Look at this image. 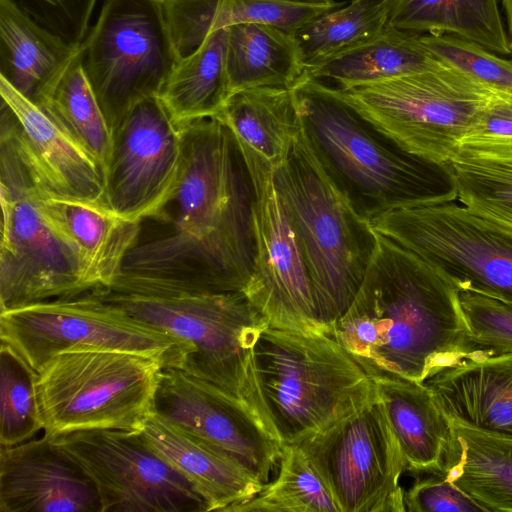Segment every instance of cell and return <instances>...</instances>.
I'll return each instance as SVG.
<instances>
[{"label":"cell","mask_w":512,"mask_h":512,"mask_svg":"<svg viewBox=\"0 0 512 512\" xmlns=\"http://www.w3.org/2000/svg\"><path fill=\"white\" fill-rule=\"evenodd\" d=\"M175 186L139 220L112 291L152 296L243 292L254 259V190L218 116L179 124Z\"/></svg>","instance_id":"1"},{"label":"cell","mask_w":512,"mask_h":512,"mask_svg":"<svg viewBox=\"0 0 512 512\" xmlns=\"http://www.w3.org/2000/svg\"><path fill=\"white\" fill-rule=\"evenodd\" d=\"M328 335L373 378L424 382L473 354L459 291L432 265L381 235L360 289Z\"/></svg>","instance_id":"2"},{"label":"cell","mask_w":512,"mask_h":512,"mask_svg":"<svg viewBox=\"0 0 512 512\" xmlns=\"http://www.w3.org/2000/svg\"><path fill=\"white\" fill-rule=\"evenodd\" d=\"M301 126L338 189L369 221L390 209L456 200L444 167L399 148L320 80L303 76L292 87Z\"/></svg>","instance_id":"3"},{"label":"cell","mask_w":512,"mask_h":512,"mask_svg":"<svg viewBox=\"0 0 512 512\" xmlns=\"http://www.w3.org/2000/svg\"><path fill=\"white\" fill-rule=\"evenodd\" d=\"M265 424L296 444L379 399L375 379L332 336L267 325L251 351Z\"/></svg>","instance_id":"4"},{"label":"cell","mask_w":512,"mask_h":512,"mask_svg":"<svg viewBox=\"0 0 512 512\" xmlns=\"http://www.w3.org/2000/svg\"><path fill=\"white\" fill-rule=\"evenodd\" d=\"M273 179L305 260L317 320L328 334L360 289L378 235L326 172L302 126Z\"/></svg>","instance_id":"5"},{"label":"cell","mask_w":512,"mask_h":512,"mask_svg":"<svg viewBox=\"0 0 512 512\" xmlns=\"http://www.w3.org/2000/svg\"><path fill=\"white\" fill-rule=\"evenodd\" d=\"M90 292L179 340L184 350L177 368L236 397L267 428L252 379L251 351L269 324L243 292L172 296L106 288Z\"/></svg>","instance_id":"6"},{"label":"cell","mask_w":512,"mask_h":512,"mask_svg":"<svg viewBox=\"0 0 512 512\" xmlns=\"http://www.w3.org/2000/svg\"><path fill=\"white\" fill-rule=\"evenodd\" d=\"M45 196L0 119V312L94 289L78 253L45 212Z\"/></svg>","instance_id":"7"},{"label":"cell","mask_w":512,"mask_h":512,"mask_svg":"<svg viewBox=\"0 0 512 512\" xmlns=\"http://www.w3.org/2000/svg\"><path fill=\"white\" fill-rule=\"evenodd\" d=\"M335 89L403 151L442 167L455 155L496 91L447 64Z\"/></svg>","instance_id":"8"},{"label":"cell","mask_w":512,"mask_h":512,"mask_svg":"<svg viewBox=\"0 0 512 512\" xmlns=\"http://www.w3.org/2000/svg\"><path fill=\"white\" fill-rule=\"evenodd\" d=\"M163 366L159 358L124 351L82 349L55 355L37 379L44 434L140 432L154 414Z\"/></svg>","instance_id":"9"},{"label":"cell","mask_w":512,"mask_h":512,"mask_svg":"<svg viewBox=\"0 0 512 512\" xmlns=\"http://www.w3.org/2000/svg\"><path fill=\"white\" fill-rule=\"evenodd\" d=\"M369 223L378 235L436 268L458 291L512 302V229L455 200L399 206Z\"/></svg>","instance_id":"10"},{"label":"cell","mask_w":512,"mask_h":512,"mask_svg":"<svg viewBox=\"0 0 512 512\" xmlns=\"http://www.w3.org/2000/svg\"><path fill=\"white\" fill-rule=\"evenodd\" d=\"M80 60L112 131L136 104L159 95L178 62L162 0H104Z\"/></svg>","instance_id":"11"},{"label":"cell","mask_w":512,"mask_h":512,"mask_svg":"<svg viewBox=\"0 0 512 512\" xmlns=\"http://www.w3.org/2000/svg\"><path fill=\"white\" fill-rule=\"evenodd\" d=\"M0 338L37 373L55 355L72 350L137 353L175 368L184 350L173 336L90 291L1 311Z\"/></svg>","instance_id":"12"},{"label":"cell","mask_w":512,"mask_h":512,"mask_svg":"<svg viewBox=\"0 0 512 512\" xmlns=\"http://www.w3.org/2000/svg\"><path fill=\"white\" fill-rule=\"evenodd\" d=\"M340 512H405L406 461L380 399L296 443Z\"/></svg>","instance_id":"13"},{"label":"cell","mask_w":512,"mask_h":512,"mask_svg":"<svg viewBox=\"0 0 512 512\" xmlns=\"http://www.w3.org/2000/svg\"><path fill=\"white\" fill-rule=\"evenodd\" d=\"M94 483L101 512H207L193 485L140 432L74 431L51 437Z\"/></svg>","instance_id":"14"},{"label":"cell","mask_w":512,"mask_h":512,"mask_svg":"<svg viewBox=\"0 0 512 512\" xmlns=\"http://www.w3.org/2000/svg\"><path fill=\"white\" fill-rule=\"evenodd\" d=\"M182 157L179 125L158 96L136 104L112 129L104 172L106 208L139 221L172 192Z\"/></svg>","instance_id":"15"},{"label":"cell","mask_w":512,"mask_h":512,"mask_svg":"<svg viewBox=\"0 0 512 512\" xmlns=\"http://www.w3.org/2000/svg\"><path fill=\"white\" fill-rule=\"evenodd\" d=\"M154 412L222 450L262 484L279 465L282 444L246 404L178 368L163 366Z\"/></svg>","instance_id":"16"},{"label":"cell","mask_w":512,"mask_h":512,"mask_svg":"<svg viewBox=\"0 0 512 512\" xmlns=\"http://www.w3.org/2000/svg\"><path fill=\"white\" fill-rule=\"evenodd\" d=\"M273 176L253 184L254 259L244 294L272 327L325 333L307 267Z\"/></svg>","instance_id":"17"},{"label":"cell","mask_w":512,"mask_h":512,"mask_svg":"<svg viewBox=\"0 0 512 512\" xmlns=\"http://www.w3.org/2000/svg\"><path fill=\"white\" fill-rule=\"evenodd\" d=\"M1 115L50 197L105 207L104 172L38 105L0 77Z\"/></svg>","instance_id":"18"},{"label":"cell","mask_w":512,"mask_h":512,"mask_svg":"<svg viewBox=\"0 0 512 512\" xmlns=\"http://www.w3.org/2000/svg\"><path fill=\"white\" fill-rule=\"evenodd\" d=\"M0 512H101L83 469L44 434L0 446Z\"/></svg>","instance_id":"19"},{"label":"cell","mask_w":512,"mask_h":512,"mask_svg":"<svg viewBox=\"0 0 512 512\" xmlns=\"http://www.w3.org/2000/svg\"><path fill=\"white\" fill-rule=\"evenodd\" d=\"M140 434L160 458L193 485L208 511L229 512L253 498L264 485L222 450L155 412Z\"/></svg>","instance_id":"20"},{"label":"cell","mask_w":512,"mask_h":512,"mask_svg":"<svg viewBox=\"0 0 512 512\" xmlns=\"http://www.w3.org/2000/svg\"><path fill=\"white\" fill-rule=\"evenodd\" d=\"M231 131L252 185L287 159L301 130L292 88L254 87L230 95L218 115Z\"/></svg>","instance_id":"21"},{"label":"cell","mask_w":512,"mask_h":512,"mask_svg":"<svg viewBox=\"0 0 512 512\" xmlns=\"http://www.w3.org/2000/svg\"><path fill=\"white\" fill-rule=\"evenodd\" d=\"M424 383L450 420L512 437V354L463 360L435 371Z\"/></svg>","instance_id":"22"},{"label":"cell","mask_w":512,"mask_h":512,"mask_svg":"<svg viewBox=\"0 0 512 512\" xmlns=\"http://www.w3.org/2000/svg\"><path fill=\"white\" fill-rule=\"evenodd\" d=\"M80 50L81 44L40 25L14 0H0V77L39 107Z\"/></svg>","instance_id":"23"},{"label":"cell","mask_w":512,"mask_h":512,"mask_svg":"<svg viewBox=\"0 0 512 512\" xmlns=\"http://www.w3.org/2000/svg\"><path fill=\"white\" fill-rule=\"evenodd\" d=\"M379 399L413 472L442 471L451 438V420L424 382L397 375L374 377Z\"/></svg>","instance_id":"24"},{"label":"cell","mask_w":512,"mask_h":512,"mask_svg":"<svg viewBox=\"0 0 512 512\" xmlns=\"http://www.w3.org/2000/svg\"><path fill=\"white\" fill-rule=\"evenodd\" d=\"M43 206L78 253L93 288L110 287L137 236L139 221L118 217L105 207L48 196Z\"/></svg>","instance_id":"25"},{"label":"cell","mask_w":512,"mask_h":512,"mask_svg":"<svg viewBox=\"0 0 512 512\" xmlns=\"http://www.w3.org/2000/svg\"><path fill=\"white\" fill-rule=\"evenodd\" d=\"M442 472L484 512H512V437L451 420Z\"/></svg>","instance_id":"26"},{"label":"cell","mask_w":512,"mask_h":512,"mask_svg":"<svg viewBox=\"0 0 512 512\" xmlns=\"http://www.w3.org/2000/svg\"><path fill=\"white\" fill-rule=\"evenodd\" d=\"M444 65L423 44L421 34L388 25L372 41L307 69L304 75L345 89L434 70Z\"/></svg>","instance_id":"27"},{"label":"cell","mask_w":512,"mask_h":512,"mask_svg":"<svg viewBox=\"0 0 512 512\" xmlns=\"http://www.w3.org/2000/svg\"><path fill=\"white\" fill-rule=\"evenodd\" d=\"M230 95L254 87L292 88L305 74L292 34L259 23L227 27Z\"/></svg>","instance_id":"28"},{"label":"cell","mask_w":512,"mask_h":512,"mask_svg":"<svg viewBox=\"0 0 512 512\" xmlns=\"http://www.w3.org/2000/svg\"><path fill=\"white\" fill-rule=\"evenodd\" d=\"M389 25L419 34H452L510 55L498 0H390Z\"/></svg>","instance_id":"29"},{"label":"cell","mask_w":512,"mask_h":512,"mask_svg":"<svg viewBox=\"0 0 512 512\" xmlns=\"http://www.w3.org/2000/svg\"><path fill=\"white\" fill-rule=\"evenodd\" d=\"M443 167L459 203L512 229V142L461 143Z\"/></svg>","instance_id":"30"},{"label":"cell","mask_w":512,"mask_h":512,"mask_svg":"<svg viewBox=\"0 0 512 512\" xmlns=\"http://www.w3.org/2000/svg\"><path fill=\"white\" fill-rule=\"evenodd\" d=\"M227 28L212 32L191 55L177 62L158 97L179 125L218 116L230 97L226 70Z\"/></svg>","instance_id":"31"},{"label":"cell","mask_w":512,"mask_h":512,"mask_svg":"<svg viewBox=\"0 0 512 512\" xmlns=\"http://www.w3.org/2000/svg\"><path fill=\"white\" fill-rule=\"evenodd\" d=\"M389 13L390 0H351L302 26L292 35L305 71L378 37Z\"/></svg>","instance_id":"32"},{"label":"cell","mask_w":512,"mask_h":512,"mask_svg":"<svg viewBox=\"0 0 512 512\" xmlns=\"http://www.w3.org/2000/svg\"><path fill=\"white\" fill-rule=\"evenodd\" d=\"M40 107L105 172L112 146V131L84 73L80 53Z\"/></svg>","instance_id":"33"},{"label":"cell","mask_w":512,"mask_h":512,"mask_svg":"<svg viewBox=\"0 0 512 512\" xmlns=\"http://www.w3.org/2000/svg\"><path fill=\"white\" fill-rule=\"evenodd\" d=\"M278 475L229 512H340L327 485L296 444H283Z\"/></svg>","instance_id":"34"},{"label":"cell","mask_w":512,"mask_h":512,"mask_svg":"<svg viewBox=\"0 0 512 512\" xmlns=\"http://www.w3.org/2000/svg\"><path fill=\"white\" fill-rule=\"evenodd\" d=\"M38 373L7 343L0 349V446L30 440L44 429Z\"/></svg>","instance_id":"35"},{"label":"cell","mask_w":512,"mask_h":512,"mask_svg":"<svg viewBox=\"0 0 512 512\" xmlns=\"http://www.w3.org/2000/svg\"><path fill=\"white\" fill-rule=\"evenodd\" d=\"M470 339L471 360L512 354V302L472 291H459Z\"/></svg>","instance_id":"36"},{"label":"cell","mask_w":512,"mask_h":512,"mask_svg":"<svg viewBox=\"0 0 512 512\" xmlns=\"http://www.w3.org/2000/svg\"><path fill=\"white\" fill-rule=\"evenodd\" d=\"M421 40L443 63L495 90L512 92V60L452 34H421Z\"/></svg>","instance_id":"37"},{"label":"cell","mask_w":512,"mask_h":512,"mask_svg":"<svg viewBox=\"0 0 512 512\" xmlns=\"http://www.w3.org/2000/svg\"><path fill=\"white\" fill-rule=\"evenodd\" d=\"M345 4L334 1L222 0L217 30L238 23H259L294 34L314 18Z\"/></svg>","instance_id":"38"},{"label":"cell","mask_w":512,"mask_h":512,"mask_svg":"<svg viewBox=\"0 0 512 512\" xmlns=\"http://www.w3.org/2000/svg\"><path fill=\"white\" fill-rule=\"evenodd\" d=\"M178 61L194 53L217 30L222 0H162Z\"/></svg>","instance_id":"39"},{"label":"cell","mask_w":512,"mask_h":512,"mask_svg":"<svg viewBox=\"0 0 512 512\" xmlns=\"http://www.w3.org/2000/svg\"><path fill=\"white\" fill-rule=\"evenodd\" d=\"M37 23L79 45L86 37L97 0H14Z\"/></svg>","instance_id":"40"},{"label":"cell","mask_w":512,"mask_h":512,"mask_svg":"<svg viewBox=\"0 0 512 512\" xmlns=\"http://www.w3.org/2000/svg\"><path fill=\"white\" fill-rule=\"evenodd\" d=\"M415 480L404 492L409 512H480L484 510L450 482L442 471L410 473Z\"/></svg>","instance_id":"41"},{"label":"cell","mask_w":512,"mask_h":512,"mask_svg":"<svg viewBox=\"0 0 512 512\" xmlns=\"http://www.w3.org/2000/svg\"><path fill=\"white\" fill-rule=\"evenodd\" d=\"M493 142H512V92L496 90L477 123L461 141Z\"/></svg>","instance_id":"42"},{"label":"cell","mask_w":512,"mask_h":512,"mask_svg":"<svg viewBox=\"0 0 512 512\" xmlns=\"http://www.w3.org/2000/svg\"><path fill=\"white\" fill-rule=\"evenodd\" d=\"M502 6L505 12L507 28H508V37L509 44L512 50V0H501Z\"/></svg>","instance_id":"43"},{"label":"cell","mask_w":512,"mask_h":512,"mask_svg":"<svg viewBox=\"0 0 512 512\" xmlns=\"http://www.w3.org/2000/svg\"><path fill=\"white\" fill-rule=\"evenodd\" d=\"M301 1H309V2H323V3H330V2H333V0H301Z\"/></svg>","instance_id":"44"}]
</instances>
